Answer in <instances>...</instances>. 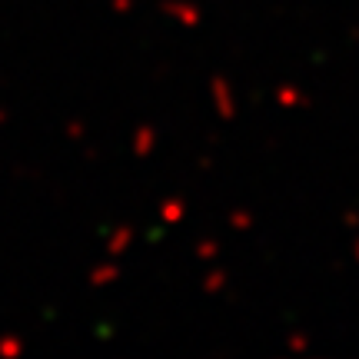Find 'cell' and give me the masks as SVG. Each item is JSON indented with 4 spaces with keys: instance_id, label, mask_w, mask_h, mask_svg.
Here are the masks:
<instances>
[{
    "instance_id": "cell-3",
    "label": "cell",
    "mask_w": 359,
    "mask_h": 359,
    "mask_svg": "<svg viewBox=\"0 0 359 359\" xmlns=\"http://www.w3.org/2000/svg\"><path fill=\"white\" fill-rule=\"evenodd\" d=\"M0 123H7V114H4V110H0Z\"/></svg>"
},
{
    "instance_id": "cell-2",
    "label": "cell",
    "mask_w": 359,
    "mask_h": 359,
    "mask_svg": "<svg viewBox=\"0 0 359 359\" xmlns=\"http://www.w3.org/2000/svg\"><path fill=\"white\" fill-rule=\"evenodd\" d=\"M110 276H114V269H97V273H93V283H107Z\"/></svg>"
},
{
    "instance_id": "cell-1",
    "label": "cell",
    "mask_w": 359,
    "mask_h": 359,
    "mask_svg": "<svg viewBox=\"0 0 359 359\" xmlns=\"http://www.w3.org/2000/svg\"><path fill=\"white\" fill-rule=\"evenodd\" d=\"M27 349V343L20 336H0V356L4 359H17Z\"/></svg>"
}]
</instances>
